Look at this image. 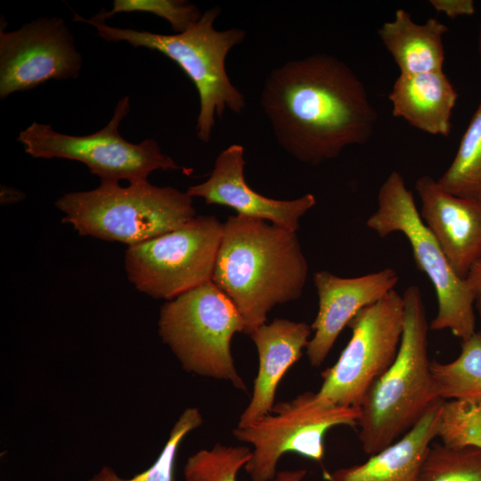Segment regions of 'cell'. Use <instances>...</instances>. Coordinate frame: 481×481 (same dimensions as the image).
I'll return each mask as SVG.
<instances>
[{"label":"cell","mask_w":481,"mask_h":481,"mask_svg":"<svg viewBox=\"0 0 481 481\" xmlns=\"http://www.w3.org/2000/svg\"><path fill=\"white\" fill-rule=\"evenodd\" d=\"M444 402H436L412 428L366 461L326 473V481H420Z\"/></svg>","instance_id":"obj_17"},{"label":"cell","mask_w":481,"mask_h":481,"mask_svg":"<svg viewBox=\"0 0 481 481\" xmlns=\"http://www.w3.org/2000/svg\"><path fill=\"white\" fill-rule=\"evenodd\" d=\"M223 229L216 216H196L177 229L128 246V280L139 291L167 301L212 281Z\"/></svg>","instance_id":"obj_10"},{"label":"cell","mask_w":481,"mask_h":481,"mask_svg":"<svg viewBox=\"0 0 481 481\" xmlns=\"http://www.w3.org/2000/svg\"><path fill=\"white\" fill-rule=\"evenodd\" d=\"M130 110L129 97H122L114 109L111 119L101 130L88 135H70L55 131L51 126L33 122L20 131L17 141L33 158L66 159L85 164L101 182L129 183L148 181L155 170L180 169L151 138L132 143L118 131L121 120Z\"/></svg>","instance_id":"obj_9"},{"label":"cell","mask_w":481,"mask_h":481,"mask_svg":"<svg viewBox=\"0 0 481 481\" xmlns=\"http://www.w3.org/2000/svg\"><path fill=\"white\" fill-rule=\"evenodd\" d=\"M312 328L306 322L275 318L249 336L258 354V371L251 399L240 416L237 427H246L271 413L281 379L306 348Z\"/></svg>","instance_id":"obj_16"},{"label":"cell","mask_w":481,"mask_h":481,"mask_svg":"<svg viewBox=\"0 0 481 481\" xmlns=\"http://www.w3.org/2000/svg\"><path fill=\"white\" fill-rule=\"evenodd\" d=\"M148 12L165 19L175 33L186 30L201 17L200 9L183 0H115L111 10H100L92 20L105 21L121 12Z\"/></svg>","instance_id":"obj_26"},{"label":"cell","mask_w":481,"mask_h":481,"mask_svg":"<svg viewBox=\"0 0 481 481\" xmlns=\"http://www.w3.org/2000/svg\"><path fill=\"white\" fill-rule=\"evenodd\" d=\"M445 24L435 18L415 22L409 12L398 9L390 21L378 30L386 49L400 69V74H419L443 70Z\"/></svg>","instance_id":"obj_19"},{"label":"cell","mask_w":481,"mask_h":481,"mask_svg":"<svg viewBox=\"0 0 481 481\" xmlns=\"http://www.w3.org/2000/svg\"><path fill=\"white\" fill-rule=\"evenodd\" d=\"M203 423V418L196 407L185 409L175 425L161 452L146 470L132 478L125 479L108 466H103L88 481H174L177 452L183 438Z\"/></svg>","instance_id":"obj_24"},{"label":"cell","mask_w":481,"mask_h":481,"mask_svg":"<svg viewBox=\"0 0 481 481\" xmlns=\"http://www.w3.org/2000/svg\"><path fill=\"white\" fill-rule=\"evenodd\" d=\"M244 166L243 147L231 144L217 155L209 177L190 186L186 192L192 198H202L208 205L229 207L237 215L265 220L297 232L300 217L316 203L314 195L306 193L290 200L265 197L249 186Z\"/></svg>","instance_id":"obj_14"},{"label":"cell","mask_w":481,"mask_h":481,"mask_svg":"<svg viewBox=\"0 0 481 481\" xmlns=\"http://www.w3.org/2000/svg\"><path fill=\"white\" fill-rule=\"evenodd\" d=\"M238 332L244 333L243 319L212 281L168 300L160 308L159 334L183 370L228 381L245 391L231 351V341Z\"/></svg>","instance_id":"obj_6"},{"label":"cell","mask_w":481,"mask_h":481,"mask_svg":"<svg viewBox=\"0 0 481 481\" xmlns=\"http://www.w3.org/2000/svg\"><path fill=\"white\" fill-rule=\"evenodd\" d=\"M25 198V193L20 190L6 185H1L0 203L1 205L14 204Z\"/></svg>","instance_id":"obj_29"},{"label":"cell","mask_w":481,"mask_h":481,"mask_svg":"<svg viewBox=\"0 0 481 481\" xmlns=\"http://www.w3.org/2000/svg\"><path fill=\"white\" fill-rule=\"evenodd\" d=\"M251 456L247 446L216 444L210 450H200L190 456L184 466L185 481H236V476ZM303 469L279 471L275 481H302Z\"/></svg>","instance_id":"obj_22"},{"label":"cell","mask_w":481,"mask_h":481,"mask_svg":"<svg viewBox=\"0 0 481 481\" xmlns=\"http://www.w3.org/2000/svg\"><path fill=\"white\" fill-rule=\"evenodd\" d=\"M80 235L135 245L179 228L196 216L192 197L174 187L148 181L101 182L99 187L69 192L55 201Z\"/></svg>","instance_id":"obj_5"},{"label":"cell","mask_w":481,"mask_h":481,"mask_svg":"<svg viewBox=\"0 0 481 481\" xmlns=\"http://www.w3.org/2000/svg\"><path fill=\"white\" fill-rule=\"evenodd\" d=\"M402 296L404 324L397 355L360 406L359 440L370 456L402 437L440 399L430 369L429 324L421 292L411 285Z\"/></svg>","instance_id":"obj_3"},{"label":"cell","mask_w":481,"mask_h":481,"mask_svg":"<svg viewBox=\"0 0 481 481\" xmlns=\"http://www.w3.org/2000/svg\"><path fill=\"white\" fill-rule=\"evenodd\" d=\"M82 55L60 17H41L13 31L0 32V98L49 80L77 78Z\"/></svg>","instance_id":"obj_12"},{"label":"cell","mask_w":481,"mask_h":481,"mask_svg":"<svg viewBox=\"0 0 481 481\" xmlns=\"http://www.w3.org/2000/svg\"><path fill=\"white\" fill-rule=\"evenodd\" d=\"M430 369L440 399L481 398V331L461 340L455 360L445 363L431 361Z\"/></svg>","instance_id":"obj_20"},{"label":"cell","mask_w":481,"mask_h":481,"mask_svg":"<svg viewBox=\"0 0 481 481\" xmlns=\"http://www.w3.org/2000/svg\"><path fill=\"white\" fill-rule=\"evenodd\" d=\"M260 105L279 145L314 166L338 157L348 146L367 143L378 119L362 80L327 53L272 69Z\"/></svg>","instance_id":"obj_1"},{"label":"cell","mask_w":481,"mask_h":481,"mask_svg":"<svg viewBox=\"0 0 481 481\" xmlns=\"http://www.w3.org/2000/svg\"><path fill=\"white\" fill-rule=\"evenodd\" d=\"M429 3L436 12H443L451 19L472 15L475 12L472 0H430Z\"/></svg>","instance_id":"obj_27"},{"label":"cell","mask_w":481,"mask_h":481,"mask_svg":"<svg viewBox=\"0 0 481 481\" xmlns=\"http://www.w3.org/2000/svg\"><path fill=\"white\" fill-rule=\"evenodd\" d=\"M466 281L473 293L474 307L481 317V259L470 269Z\"/></svg>","instance_id":"obj_28"},{"label":"cell","mask_w":481,"mask_h":481,"mask_svg":"<svg viewBox=\"0 0 481 481\" xmlns=\"http://www.w3.org/2000/svg\"><path fill=\"white\" fill-rule=\"evenodd\" d=\"M220 12V8L214 6L183 32L168 35L111 27L105 21L86 19L76 12L73 21L93 26L106 41L127 42L135 48L157 51L175 61L198 91L196 135L208 143L211 140L216 115L221 117L225 110L240 114L246 107L243 94L232 85L225 67L228 53L244 41L246 32L236 28L216 29L214 24Z\"/></svg>","instance_id":"obj_4"},{"label":"cell","mask_w":481,"mask_h":481,"mask_svg":"<svg viewBox=\"0 0 481 481\" xmlns=\"http://www.w3.org/2000/svg\"><path fill=\"white\" fill-rule=\"evenodd\" d=\"M437 437L448 446L481 449V398L444 401Z\"/></svg>","instance_id":"obj_25"},{"label":"cell","mask_w":481,"mask_h":481,"mask_svg":"<svg viewBox=\"0 0 481 481\" xmlns=\"http://www.w3.org/2000/svg\"><path fill=\"white\" fill-rule=\"evenodd\" d=\"M420 481H481V449L431 444Z\"/></svg>","instance_id":"obj_23"},{"label":"cell","mask_w":481,"mask_h":481,"mask_svg":"<svg viewBox=\"0 0 481 481\" xmlns=\"http://www.w3.org/2000/svg\"><path fill=\"white\" fill-rule=\"evenodd\" d=\"M307 273L297 232L241 215L224 224L212 281L236 306L245 334L275 306L298 299Z\"/></svg>","instance_id":"obj_2"},{"label":"cell","mask_w":481,"mask_h":481,"mask_svg":"<svg viewBox=\"0 0 481 481\" xmlns=\"http://www.w3.org/2000/svg\"><path fill=\"white\" fill-rule=\"evenodd\" d=\"M366 226L379 237L400 232L408 240L417 268L430 280L437 298L432 330H450L465 340L476 330L473 293L466 281L452 270L437 241L423 223L414 197L397 171L381 184L376 210Z\"/></svg>","instance_id":"obj_7"},{"label":"cell","mask_w":481,"mask_h":481,"mask_svg":"<svg viewBox=\"0 0 481 481\" xmlns=\"http://www.w3.org/2000/svg\"><path fill=\"white\" fill-rule=\"evenodd\" d=\"M436 181L455 196L481 200V101L452 162Z\"/></svg>","instance_id":"obj_21"},{"label":"cell","mask_w":481,"mask_h":481,"mask_svg":"<svg viewBox=\"0 0 481 481\" xmlns=\"http://www.w3.org/2000/svg\"><path fill=\"white\" fill-rule=\"evenodd\" d=\"M404 324V302L395 289L348 322L352 336L334 365L322 373L318 395L346 407L361 406L371 386L394 363Z\"/></svg>","instance_id":"obj_11"},{"label":"cell","mask_w":481,"mask_h":481,"mask_svg":"<svg viewBox=\"0 0 481 481\" xmlns=\"http://www.w3.org/2000/svg\"><path fill=\"white\" fill-rule=\"evenodd\" d=\"M398 280V273L390 267L353 278L328 271L315 273L319 308L311 325L314 333L306 346L310 364L321 366L352 318L394 290Z\"/></svg>","instance_id":"obj_13"},{"label":"cell","mask_w":481,"mask_h":481,"mask_svg":"<svg viewBox=\"0 0 481 481\" xmlns=\"http://www.w3.org/2000/svg\"><path fill=\"white\" fill-rule=\"evenodd\" d=\"M477 51L481 55V22L479 24L478 35H477Z\"/></svg>","instance_id":"obj_30"},{"label":"cell","mask_w":481,"mask_h":481,"mask_svg":"<svg viewBox=\"0 0 481 481\" xmlns=\"http://www.w3.org/2000/svg\"><path fill=\"white\" fill-rule=\"evenodd\" d=\"M359 407L337 405L317 392L307 391L295 398L275 403L271 413L246 427H237L233 436L252 445L244 466L252 481H273L277 464L287 452L321 462L324 436L332 428L358 427Z\"/></svg>","instance_id":"obj_8"},{"label":"cell","mask_w":481,"mask_h":481,"mask_svg":"<svg viewBox=\"0 0 481 481\" xmlns=\"http://www.w3.org/2000/svg\"><path fill=\"white\" fill-rule=\"evenodd\" d=\"M420 217L454 273L466 279L481 259V200L455 196L429 175L415 183Z\"/></svg>","instance_id":"obj_15"},{"label":"cell","mask_w":481,"mask_h":481,"mask_svg":"<svg viewBox=\"0 0 481 481\" xmlns=\"http://www.w3.org/2000/svg\"><path fill=\"white\" fill-rule=\"evenodd\" d=\"M458 94L443 70L400 74L388 94L395 117L433 135L447 136Z\"/></svg>","instance_id":"obj_18"}]
</instances>
